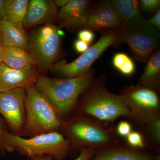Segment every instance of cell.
Here are the masks:
<instances>
[{
  "mask_svg": "<svg viewBox=\"0 0 160 160\" xmlns=\"http://www.w3.org/2000/svg\"><path fill=\"white\" fill-rule=\"evenodd\" d=\"M80 113L101 122H114L119 118L129 117V108L119 94L109 91L104 76H95L80 96L76 106Z\"/></svg>",
  "mask_w": 160,
  "mask_h": 160,
  "instance_id": "obj_1",
  "label": "cell"
},
{
  "mask_svg": "<svg viewBox=\"0 0 160 160\" xmlns=\"http://www.w3.org/2000/svg\"><path fill=\"white\" fill-rule=\"evenodd\" d=\"M94 69L74 78H50L39 76L35 87L54 106L60 117H66L75 108L80 96L95 75Z\"/></svg>",
  "mask_w": 160,
  "mask_h": 160,
  "instance_id": "obj_2",
  "label": "cell"
},
{
  "mask_svg": "<svg viewBox=\"0 0 160 160\" xmlns=\"http://www.w3.org/2000/svg\"><path fill=\"white\" fill-rule=\"evenodd\" d=\"M61 128L72 146L81 149L88 148L96 151L119 143L113 127L106 128L102 123L82 113L63 121Z\"/></svg>",
  "mask_w": 160,
  "mask_h": 160,
  "instance_id": "obj_3",
  "label": "cell"
},
{
  "mask_svg": "<svg viewBox=\"0 0 160 160\" xmlns=\"http://www.w3.org/2000/svg\"><path fill=\"white\" fill-rule=\"evenodd\" d=\"M160 39L158 30L140 14L122 23L113 46L118 48L120 45L127 44L134 59L146 64L152 53L158 49Z\"/></svg>",
  "mask_w": 160,
  "mask_h": 160,
  "instance_id": "obj_4",
  "label": "cell"
},
{
  "mask_svg": "<svg viewBox=\"0 0 160 160\" xmlns=\"http://www.w3.org/2000/svg\"><path fill=\"white\" fill-rule=\"evenodd\" d=\"M2 143L3 149L9 151L17 150L32 157L47 154L59 160L64 158L72 147L70 141L57 131L26 139L5 130L2 135Z\"/></svg>",
  "mask_w": 160,
  "mask_h": 160,
  "instance_id": "obj_5",
  "label": "cell"
},
{
  "mask_svg": "<svg viewBox=\"0 0 160 160\" xmlns=\"http://www.w3.org/2000/svg\"><path fill=\"white\" fill-rule=\"evenodd\" d=\"M25 107L26 128L31 133H47L56 131L62 127L63 121L54 106L35 86L26 89Z\"/></svg>",
  "mask_w": 160,
  "mask_h": 160,
  "instance_id": "obj_6",
  "label": "cell"
},
{
  "mask_svg": "<svg viewBox=\"0 0 160 160\" xmlns=\"http://www.w3.org/2000/svg\"><path fill=\"white\" fill-rule=\"evenodd\" d=\"M129 110L127 118L141 126L160 117L158 92L149 87L137 85H125L119 94Z\"/></svg>",
  "mask_w": 160,
  "mask_h": 160,
  "instance_id": "obj_7",
  "label": "cell"
},
{
  "mask_svg": "<svg viewBox=\"0 0 160 160\" xmlns=\"http://www.w3.org/2000/svg\"><path fill=\"white\" fill-rule=\"evenodd\" d=\"M63 34L59 28L50 23L31 32L28 37L31 53L39 70L46 71L56 62L61 52Z\"/></svg>",
  "mask_w": 160,
  "mask_h": 160,
  "instance_id": "obj_8",
  "label": "cell"
},
{
  "mask_svg": "<svg viewBox=\"0 0 160 160\" xmlns=\"http://www.w3.org/2000/svg\"><path fill=\"white\" fill-rule=\"evenodd\" d=\"M97 42L76 59L68 63L66 60L55 62L49 69L63 78L79 76L91 70L92 64L111 46H114L118 38V29H109L101 32Z\"/></svg>",
  "mask_w": 160,
  "mask_h": 160,
  "instance_id": "obj_9",
  "label": "cell"
},
{
  "mask_svg": "<svg viewBox=\"0 0 160 160\" xmlns=\"http://www.w3.org/2000/svg\"><path fill=\"white\" fill-rule=\"evenodd\" d=\"M26 89L18 88L0 92V114L12 130H22L25 121Z\"/></svg>",
  "mask_w": 160,
  "mask_h": 160,
  "instance_id": "obj_10",
  "label": "cell"
},
{
  "mask_svg": "<svg viewBox=\"0 0 160 160\" xmlns=\"http://www.w3.org/2000/svg\"><path fill=\"white\" fill-rule=\"evenodd\" d=\"M92 3L87 0H69L58 12L60 26L72 32L86 28Z\"/></svg>",
  "mask_w": 160,
  "mask_h": 160,
  "instance_id": "obj_11",
  "label": "cell"
},
{
  "mask_svg": "<svg viewBox=\"0 0 160 160\" xmlns=\"http://www.w3.org/2000/svg\"><path fill=\"white\" fill-rule=\"evenodd\" d=\"M39 76L35 66L13 69L2 63L0 65V92L18 88L26 89L34 86Z\"/></svg>",
  "mask_w": 160,
  "mask_h": 160,
  "instance_id": "obj_12",
  "label": "cell"
},
{
  "mask_svg": "<svg viewBox=\"0 0 160 160\" xmlns=\"http://www.w3.org/2000/svg\"><path fill=\"white\" fill-rule=\"evenodd\" d=\"M122 22L109 1H99L92 3L86 29L102 32L118 29Z\"/></svg>",
  "mask_w": 160,
  "mask_h": 160,
  "instance_id": "obj_13",
  "label": "cell"
},
{
  "mask_svg": "<svg viewBox=\"0 0 160 160\" xmlns=\"http://www.w3.org/2000/svg\"><path fill=\"white\" fill-rule=\"evenodd\" d=\"M58 13L54 1L30 0L23 20V29L50 22L57 18Z\"/></svg>",
  "mask_w": 160,
  "mask_h": 160,
  "instance_id": "obj_14",
  "label": "cell"
},
{
  "mask_svg": "<svg viewBox=\"0 0 160 160\" xmlns=\"http://www.w3.org/2000/svg\"><path fill=\"white\" fill-rule=\"evenodd\" d=\"M89 160H160V155L154 156L144 150L119 143L96 150Z\"/></svg>",
  "mask_w": 160,
  "mask_h": 160,
  "instance_id": "obj_15",
  "label": "cell"
},
{
  "mask_svg": "<svg viewBox=\"0 0 160 160\" xmlns=\"http://www.w3.org/2000/svg\"><path fill=\"white\" fill-rule=\"evenodd\" d=\"M0 36L6 47H19L31 52L29 38L25 30L18 28L6 20L0 24Z\"/></svg>",
  "mask_w": 160,
  "mask_h": 160,
  "instance_id": "obj_16",
  "label": "cell"
},
{
  "mask_svg": "<svg viewBox=\"0 0 160 160\" xmlns=\"http://www.w3.org/2000/svg\"><path fill=\"white\" fill-rule=\"evenodd\" d=\"M138 84L159 91L160 87V50L158 49L150 56L146 63L144 72Z\"/></svg>",
  "mask_w": 160,
  "mask_h": 160,
  "instance_id": "obj_17",
  "label": "cell"
},
{
  "mask_svg": "<svg viewBox=\"0 0 160 160\" xmlns=\"http://www.w3.org/2000/svg\"><path fill=\"white\" fill-rule=\"evenodd\" d=\"M3 63L13 69H22L36 66L33 54L23 48L6 47L4 49Z\"/></svg>",
  "mask_w": 160,
  "mask_h": 160,
  "instance_id": "obj_18",
  "label": "cell"
},
{
  "mask_svg": "<svg viewBox=\"0 0 160 160\" xmlns=\"http://www.w3.org/2000/svg\"><path fill=\"white\" fill-rule=\"evenodd\" d=\"M29 1V0H4L6 20L18 28L24 29L23 20Z\"/></svg>",
  "mask_w": 160,
  "mask_h": 160,
  "instance_id": "obj_19",
  "label": "cell"
},
{
  "mask_svg": "<svg viewBox=\"0 0 160 160\" xmlns=\"http://www.w3.org/2000/svg\"><path fill=\"white\" fill-rule=\"evenodd\" d=\"M122 23L141 14L139 1L137 0H109Z\"/></svg>",
  "mask_w": 160,
  "mask_h": 160,
  "instance_id": "obj_20",
  "label": "cell"
},
{
  "mask_svg": "<svg viewBox=\"0 0 160 160\" xmlns=\"http://www.w3.org/2000/svg\"><path fill=\"white\" fill-rule=\"evenodd\" d=\"M112 63L115 69L125 76H131L135 72L134 61L124 52H119L114 54L112 59Z\"/></svg>",
  "mask_w": 160,
  "mask_h": 160,
  "instance_id": "obj_21",
  "label": "cell"
},
{
  "mask_svg": "<svg viewBox=\"0 0 160 160\" xmlns=\"http://www.w3.org/2000/svg\"><path fill=\"white\" fill-rule=\"evenodd\" d=\"M152 142L158 146L160 145V117L152 120L144 126Z\"/></svg>",
  "mask_w": 160,
  "mask_h": 160,
  "instance_id": "obj_22",
  "label": "cell"
},
{
  "mask_svg": "<svg viewBox=\"0 0 160 160\" xmlns=\"http://www.w3.org/2000/svg\"><path fill=\"white\" fill-rule=\"evenodd\" d=\"M126 138L128 146L131 148L143 150L146 147L145 138L139 132L132 131Z\"/></svg>",
  "mask_w": 160,
  "mask_h": 160,
  "instance_id": "obj_23",
  "label": "cell"
},
{
  "mask_svg": "<svg viewBox=\"0 0 160 160\" xmlns=\"http://www.w3.org/2000/svg\"><path fill=\"white\" fill-rule=\"evenodd\" d=\"M95 151L91 149H81V152L78 156L74 160H89L94 154ZM32 160H52L51 156H36L32 157Z\"/></svg>",
  "mask_w": 160,
  "mask_h": 160,
  "instance_id": "obj_24",
  "label": "cell"
},
{
  "mask_svg": "<svg viewBox=\"0 0 160 160\" xmlns=\"http://www.w3.org/2000/svg\"><path fill=\"white\" fill-rule=\"evenodd\" d=\"M140 7L146 12H152L157 11L160 7V0H140L139 1Z\"/></svg>",
  "mask_w": 160,
  "mask_h": 160,
  "instance_id": "obj_25",
  "label": "cell"
},
{
  "mask_svg": "<svg viewBox=\"0 0 160 160\" xmlns=\"http://www.w3.org/2000/svg\"><path fill=\"white\" fill-rule=\"evenodd\" d=\"M116 132L120 137L126 138L132 131V126L129 122L121 121L116 128Z\"/></svg>",
  "mask_w": 160,
  "mask_h": 160,
  "instance_id": "obj_26",
  "label": "cell"
},
{
  "mask_svg": "<svg viewBox=\"0 0 160 160\" xmlns=\"http://www.w3.org/2000/svg\"><path fill=\"white\" fill-rule=\"evenodd\" d=\"M95 37L93 31L86 28L80 30L78 34V39L81 40L89 45L93 42Z\"/></svg>",
  "mask_w": 160,
  "mask_h": 160,
  "instance_id": "obj_27",
  "label": "cell"
},
{
  "mask_svg": "<svg viewBox=\"0 0 160 160\" xmlns=\"http://www.w3.org/2000/svg\"><path fill=\"white\" fill-rule=\"evenodd\" d=\"M90 45L79 39L76 40L73 43V47L76 52L78 53H84L89 49Z\"/></svg>",
  "mask_w": 160,
  "mask_h": 160,
  "instance_id": "obj_28",
  "label": "cell"
},
{
  "mask_svg": "<svg viewBox=\"0 0 160 160\" xmlns=\"http://www.w3.org/2000/svg\"><path fill=\"white\" fill-rule=\"evenodd\" d=\"M147 22L151 26H153L158 30L160 29V9H159L156 12L155 14L149 18L147 20Z\"/></svg>",
  "mask_w": 160,
  "mask_h": 160,
  "instance_id": "obj_29",
  "label": "cell"
},
{
  "mask_svg": "<svg viewBox=\"0 0 160 160\" xmlns=\"http://www.w3.org/2000/svg\"><path fill=\"white\" fill-rule=\"evenodd\" d=\"M6 20L5 2L4 0H0V24L3 21Z\"/></svg>",
  "mask_w": 160,
  "mask_h": 160,
  "instance_id": "obj_30",
  "label": "cell"
},
{
  "mask_svg": "<svg viewBox=\"0 0 160 160\" xmlns=\"http://www.w3.org/2000/svg\"><path fill=\"white\" fill-rule=\"evenodd\" d=\"M5 47L6 46L3 42L2 39L0 36V65L3 63V53Z\"/></svg>",
  "mask_w": 160,
  "mask_h": 160,
  "instance_id": "obj_31",
  "label": "cell"
},
{
  "mask_svg": "<svg viewBox=\"0 0 160 160\" xmlns=\"http://www.w3.org/2000/svg\"><path fill=\"white\" fill-rule=\"evenodd\" d=\"M69 1V0H55L54 1V2L56 6L62 8L67 4Z\"/></svg>",
  "mask_w": 160,
  "mask_h": 160,
  "instance_id": "obj_32",
  "label": "cell"
},
{
  "mask_svg": "<svg viewBox=\"0 0 160 160\" xmlns=\"http://www.w3.org/2000/svg\"><path fill=\"white\" fill-rule=\"evenodd\" d=\"M4 125L0 118V147L3 149L2 143V135L3 131H4Z\"/></svg>",
  "mask_w": 160,
  "mask_h": 160,
  "instance_id": "obj_33",
  "label": "cell"
}]
</instances>
